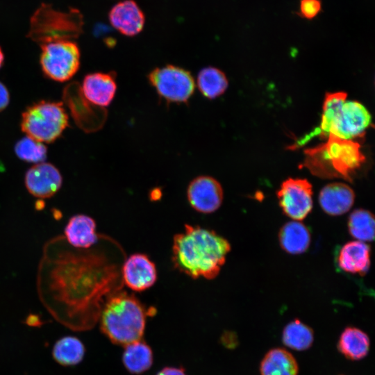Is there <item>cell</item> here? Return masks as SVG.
I'll return each mask as SVG.
<instances>
[{"instance_id": "obj_1", "label": "cell", "mask_w": 375, "mask_h": 375, "mask_svg": "<svg viewBox=\"0 0 375 375\" xmlns=\"http://www.w3.org/2000/svg\"><path fill=\"white\" fill-rule=\"evenodd\" d=\"M231 244L215 231L198 225L185 224L172 243L174 267L197 279H213L219 274L231 251Z\"/></svg>"}, {"instance_id": "obj_2", "label": "cell", "mask_w": 375, "mask_h": 375, "mask_svg": "<svg viewBox=\"0 0 375 375\" xmlns=\"http://www.w3.org/2000/svg\"><path fill=\"white\" fill-rule=\"evenodd\" d=\"M147 315L133 294L119 290L107 297L99 320L101 331L112 343L126 346L142 339Z\"/></svg>"}, {"instance_id": "obj_3", "label": "cell", "mask_w": 375, "mask_h": 375, "mask_svg": "<svg viewBox=\"0 0 375 375\" xmlns=\"http://www.w3.org/2000/svg\"><path fill=\"white\" fill-rule=\"evenodd\" d=\"M360 149L356 141L329 135L326 142L304 151L302 166L320 178L351 181L353 175L365 161Z\"/></svg>"}, {"instance_id": "obj_4", "label": "cell", "mask_w": 375, "mask_h": 375, "mask_svg": "<svg viewBox=\"0 0 375 375\" xmlns=\"http://www.w3.org/2000/svg\"><path fill=\"white\" fill-rule=\"evenodd\" d=\"M83 17L79 10H55L50 4L42 3L31 18L27 36L40 45L52 42L77 38L82 32Z\"/></svg>"}, {"instance_id": "obj_5", "label": "cell", "mask_w": 375, "mask_h": 375, "mask_svg": "<svg viewBox=\"0 0 375 375\" xmlns=\"http://www.w3.org/2000/svg\"><path fill=\"white\" fill-rule=\"evenodd\" d=\"M68 126V115L60 102L41 101L22 113L21 128L40 142H52Z\"/></svg>"}, {"instance_id": "obj_6", "label": "cell", "mask_w": 375, "mask_h": 375, "mask_svg": "<svg viewBox=\"0 0 375 375\" xmlns=\"http://www.w3.org/2000/svg\"><path fill=\"white\" fill-rule=\"evenodd\" d=\"M41 46L40 62L42 72L49 78L64 82L77 72L80 66V50L69 40L46 43Z\"/></svg>"}, {"instance_id": "obj_7", "label": "cell", "mask_w": 375, "mask_h": 375, "mask_svg": "<svg viewBox=\"0 0 375 375\" xmlns=\"http://www.w3.org/2000/svg\"><path fill=\"white\" fill-rule=\"evenodd\" d=\"M147 77L158 96L167 103H186L194 92L193 76L181 67L167 65L156 67Z\"/></svg>"}, {"instance_id": "obj_8", "label": "cell", "mask_w": 375, "mask_h": 375, "mask_svg": "<svg viewBox=\"0 0 375 375\" xmlns=\"http://www.w3.org/2000/svg\"><path fill=\"white\" fill-rule=\"evenodd\" d=\"M276 194L283 212L294 220L303 219L312 208V185L305 178L286 179Z\"/></svg>"}, {"instance_id": "obj_9", "label": "cell", "mask_w": 375, "mask_h": 375, "mask_svg": "<svg viewBox=\"0 0 375 375\" xmlns=\"http://www.w3.org/2000/svg\"><path fill=\"white\" fill-rule=\"evenodd\" d=\"M372 118L366 108L356 101H346L337 113L329 135L344 140L364 136Z\"/></svg>"}, {"instance_id": "obj_10", "label": "cell", "mask_w": 375, "mask_h": 375, "mask_svg": "<svg viewBox=\"0 0 375 375\" xmlns=\"http://www.w3.org/2000/svg\"><path fill=\"white\" fill-rule=\"evenodd\" d=\"M187 199L196 211L203 214L212 213L219 208L223 202V189L213 177L199 176L189 183Z\"/></svg>"}, {"instance_id": "obj_11", "label": "cell", "mask_w": 375, "mask_h": 375, "mask_svg": "<svg viewBox=\"0 0 375 375\" xmlns=\"http://www.w3.org/2000/svg\"><path fill=\"white\" fill-rule=\"evenodd\" d=\"M120 273L122 283L135 292L152 287L158 276L154 262L147 255L140 253H133L125 260Z\"/></svg>"}, {"instance_id": "obj_12", "label": "cell", "mask_w": 375, "mask_h": 375, "mask_svg": "<svg viewBox=\"0 0 375 375\" xmlns=\"http://www.w3.org/2000/svg\"><path fill=\"white\" fill-rule=\"evenodd\" d=\"M25 185L33 196L46 199L60 188L62 178L59 170L49 162H39L31 167L25 174Z\"/></svg>"}, {"instance_id": "obj_13", "label": "cell", "mask_w": 375, "mask_h": 375, "mask_svg": "<svg viewBox=\"0 0 375 375\" xmlns=\"http://www.w3.org/2000/svg\"><path fill=\"white\" fill-rule=\"evenodd\" d=\"M114 72H94L87 74L83 81L81 92L92 105L106 107L112 101L117 91Z\"/></svg>"}, {"instance_id": "obj_14", "label": "cell", "mask_w": 375, "mask_h": 375, "mask_svg": "<svg viewBox=\"0 0 375 375\" xmlns=\"http://www.w3.org/2000/svg\"><path fill=\"white\" fill-rule=\"evenodd\" d=\"M354 200L353 190L344 183L327 184L319 194V203L322 209L332 216H338L347 212L353 206Z\"/></svg>"}, {"instance_id": "obj_15", "label": "cell", "mask_w": 375, "mask_h": 375, "mask_svg": "<svg viewBox=\"0 0 375 375\" xmlns=\"http://www.w3.org/2000/svg\"><path fill=\"white\" fill-rule=\"evenodd\" d=\"M109 20L122 34L134 36L142 30L144 15L134 1L126 0L112 7L109 12Z\"/></svg>"}, {"instance_id": "obj_16", "label": "cell", "mask_w": 375, "mask_h": 375, "mask_svg": "<svg viewBox=\"0 0 375 375\" xmlns=\"http://www.w3.org/2000/svg\"><path fill=\"white\" fill-rule=\"evenodd\" d=\"M370 247L361 241H351L340 249L337 262L343 271L364 275L370 266Z\"/></svg>"}, {"instance_id": "obj_17", "label": "cell", "mask_w": 375, "mask_h": 375, "mask_svg": "<svg viewBox=\"0 0 375 375\" xmlns=\"http://www.w3.org/2000/svg\"><path fill=\"white\" fill-rule=\"evenodd\" d=\"M65 235L67 241L77 248H89L98 240L94 220L83 214L69 219L65 228Z\"/></svg>"}, {"instance_id": "obj_18", "label": "cell", "mask_w": 375, "mask_h": 375, "mask_svg": "<svg viewBox=\"0 0 375 375\" xmlns=\"http://www.w3.org/2000/svg\"><path fill=\"white\" fill-rule=\"evenodd\" d=\"M281 247L290 254H300L308 249L311 235L308 227L299 221L285 223L278 233Z\"/></svg>"}, {"instance_id": "obj_19", "label": "cell", "mask_w": 375, "mask_h": 375, "mask_svg": "<svg viewBox=\"0 0 375 375\" xmlns=\"http://www.w3.org/2000/svg\"><path fill=\"white\" fill-rule=\"evenodd\" d=\"M298 364L287 350L274 348L264 356L260 366L261 375H297Z\"/></svg>"}, {"instance_id": "obj_20", "label": "cell", "mask_w": 375, "mask_h": 375, "mask_svg": "<svg viewBox=\"0 0 375 375\" xmlns=\"http://www.w3.org/2000/svg\"><path fill=\"white\" fill-rule=\"evenodd\" d=\"M369 344V337L364 331L349 326L342 333L338 348L347 358L358 360L367 356Z\"/></svg>"}, {"instance_id": "obj_21", "label": "cell", "mask_w": 375, "mask_h": 375, "mask_svg": "<svg viewBox=\"0 0 375 375\" xmlns=\"http://www.w3.org/2000/svg\"><path fill=\"white\" fill-rule=\"evenodd\" d=\"M153 360L152 349L144 341L140 340L125 346L122 362L130 373L140 374L147 371Z\"/></svg>"}, {"instance_id": "obj_22", "label": "cell", "mask_w": 375, "mask_h": 375, "mask_svg": "<svg viewBox=\"0 0 375 375\" xmlns=\"http://www.w3.org/2000/svg\"><path fill=\"white\" fill-rule=\"evenodd\" d=\"M197 84L204 97L214 99L224 93L228 82L222 71L214 67H206L199 71Z\"/></svg>"}, {"instance_id": "obj_23", "label": "cell", "mask_w": 375, "mask_h": 375, "mask_svg": "<svg viewBox=\"0 0 375 375\" xmlns=\"http://www.w3.org/2000/svg\"><path fill=\"white\" fill-rule=\"evenodd\" d=\"M85 352V346L79 339L73 336H66L55 343L52 355L53 359L60 365L72 366L81 362Z\"/></svg>"}, {"instance_id": "obj_24", "label": "cell", "mask_w": 375, "mask_h": 375, "mask_svg": "<svg viewBox=\"0 0 375 375\" xmlns=\"http://www.w3.org/2000/svg\"><path fill=\"white\" fill-rule=\"evenodd\" d=\"M347 97V93L343 92L326 94L319 127L306 136V140L316 135L321 138L328 137L331 124L339 110L346 101Z\"/></svg>"}, {"instance_id": "obj_25", "label": "cell", "mask_w": 375, "mask_h": 375, "mask_svg": "<svg viewBox=\"0 0 375 375\" xmlns=\"http://www.w3.org/2000/svg\"><path fill=\"white\" fill-rule=\"evenodd\" d=\"M313 340L312 328L299 319L288 323L282 333L283 344L297 351L308 349L311 347Z\"/></svg>"}, {"instance_id": "obj_26", "label": "cell", "mask_w": 375, "mask_h": 375, "mask_svg": "<svg viewBox=\"0 0 375 375\" xmlns=\"http://www.w3.org/2000/svg\"><path fill=\"white\" fill-rule=\"evenodd\" d=\"M374 217L365 209L354 210L348 219V229L351 235L358 241L372 242L374 239Z\"/></svg>"}, {"instance_id": "obj_27", "label": "cell", "mask_w": 375, "mask_h": 375, "mask_svg": "<svg viewBox=\"0 0 375 375\" xmlns=\"http://www.w3.org/2000/svg\"><path fill=\"white\" fill-rule=\"evenodd\" d=\"M15 152L19 159L36 164L44 162L47 149L42 142L26 136L16 143Z\"/></svg>"}, {"instance_id": "obj_28", "label": "cell", "mask_w": 375, "mask_h": 375, "mask_svg": "<svg viewBox=\"0 0 375 375\" xmlns=\"http://www.w3.org/2000/svg\"><path fill=\"white\" fill-rule=\"evenodd\" d=\"M321 10V0H301L298 15L306 19H312L320 12Z\"/></svg>"}, {"instance_id": "obj_29", "label": "cell", "mask_w": 375, "mask_h": 375, "mask_svg": "<svg viewBox=\"0 0 375 375\" xmlns=\"http://www.w3.org/2000/svg\"><path fill=\"white\" fill-rule=\"evenodd\" d=\"M10 96L6 87L0 82V111L5 109L9 103Z\"/></svg>"}, {"instance_id": "obj_30", "label": "cell", "mask_w": 375, "mask_h": 375, "mask_svg": "<svg viewBox=\"0 0 375 375\" xmlns=\"http://www.w3.org/2000/svg\"><path fill=\"white\" fill-rule=\"evenodd\" d=\"M156 375H187L185 369L181 367H165L160 369Z\"/></svg>"}, {"instance_id": "obj_31", "label": "cell", "mask_w": 375, "mask_h": 375, "mask_svg": "<svg viewBox=\"0 0 375 375\" xmlns=\"http://www.w3.org/2000/svg\"><path fill=\"white\" fill-rule=\"evenodd\" d=\"M4 60L3 53L0 47V68L1 67Z\"/></svg>"}]
</instances>
